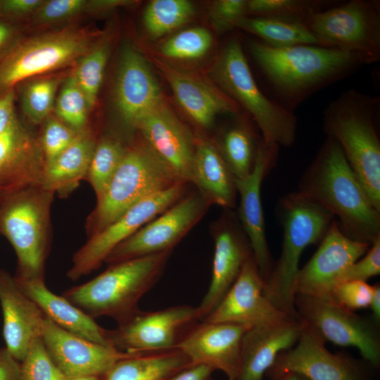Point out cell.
<instances>
[{
    "instance_id": "cell-7",
    "label": "cell",
    "mask_w": 380,
    "mask_h": 380,
    "mask_svg": "<svg viewBox=\"0 0 380 380\" xmlns=\"http://www.w3.org/2000/svg\"><path fill=\"white\" fill-rule=\"evenodd\" d=\"M53 194L35 186L0 197V233L16 253L18 279H44Z\"/></svg>"
},
{
    "instance_id": "cell-15",
    "label": "cell",
    "mask_w": 380,
    "mask_h": 380,
    "mask_svg": "<svg viewBox=\"0 0 380 380\" xmlns=\"http://www.w3.org/2000/svg\"><path fill=\"white\" fill-rule=\"evenodd\" d=\"M370 244L354 241L333 221L310 260L299 269L295 279L296 295L327 299L342 273L362 258Z\"/></svg>"
},
{
    "instance_id": "cell-31",
    "label": "cell",
    "mask_w": 380,
    "mask_h": 380,
    "mask_svg": "<svg viewBox=\"0 0 380 380\" xmlns=\"http://www.w3.org/2000/svg\"><path fill=\"white\" fill-rule=\"evenodd\" d=\"M179 349L134 353L117 362L102 380H168L191 365Z\"/></svg>"
},
{
    "instance_id": "cell-2",
    "label": "cell",
    "mask_w": 380,
    "mask_h": 380,
    "mask_svg": "<svg viewBox=\"0 0 380 380\" xmlns=\"http://www.w3.org/2000/svg\"><path fill=\"white\" fill-rule=\"evenodd\" d=\"M339 219L348 238L371 243L380 237V212L371 203L339 144L327 137L298 191Z\"/></svg>"
},
{
    "instance_id": "cell-24",
    "label": "cell",
    "mask_w": 380,
    "mask_h": 380,
    "mask_svg": "<svg viewBox=\"0 0 380 380\" xmlns=\"http://www.w3.org/2000/svg\"><path fill=\"white\" fill-rule=\"evenodd\" d=\"M44 170L40 142L17 119L0 134V197L42 186Z\"/></svg>"
},
{
    "instance_id": "cell-4",
    "label": "cell",
    "mask_w": 380,
    "mask_h": 380,
    "mask_svg": "<svg viewBox=\"0 0 380 380\" xmlns=\"http://www.w3.org/2000/svg\"><path fill=\"white\" fill-rule=\"evenodd\" d=\"M277 212L283 228L280 255L264 281L265 296L293 319H300L295 307V279L303 251L322 241L334 216L300 191L279 202Z\"/></svg>"
},
{
    "instance_id": "cell-19",
    "label": "cell",
    "mask_w": 380,
    "mask_h": 380,
    "mask_svg": "<svg viewBox=\"0 0 380 380\" xmlns=\"http://www.w3.org/2000/svg\"><path fill=\"white\" fill-rule=\"evenodd\" d=\"M42 338L49 356L67 378H102L117 362L134 354L69 332L46 316Z\"/></svg>"
},
{
    "instance_id": "cell-11",
    "label": "cell",
    "mask_w": 380,
    "mask_h": 380,
    "mask_svg": "<svg viewBox=\"0 0 380 380\" xmlns=\"http://www.w3.org/2000/svg\"><path fill=\"white\" fill-rule=\"evenodd\" d=\"M299 319L325 342L357 348L363 358L377 367L380 362L379 325L337 303L319 298L296 295Z\"/></svg>"
},
{
    "instance_id": "cell-23",
    "label": "cell",
    "mask_w": 380,
    "mask_h": 380,
    "mask_svg": "<svg viewBox=\"0 0 380 380\" xmlns=\"http://www.w3.org/2000/svg\"><path fill=\"white\" fill-rule=\"evenodd\" d=\"M156 67L183 110L198 125L209 127L220 114H236L241 108L213 82L156 58Z\"/></svg>"
},
{
    "instance_id": "cell-18",
    "label": "cell",
    "mask_w": 380,
    "mask_h": 380,
    "mask_svg": "<svg viewBox=\"0 0 380 380\" xmlns=\"http://www.w3.org/2000/svg\"><path fill=\"white\" fill-rule=\"evenodd\" d=\"M143 142L183 182H190L196 138L163 99L138 122Z\"/></svg>"
},
{
    "instance_id": "cell-42",
    "label": "cell",
    "mask_w": 380,
    "mask_h": 380,
    "mask_svg": "<svg viewBox=\"0 0 380 380\" xmlns=\"http://www.w3.org/2000/svg\"><path fill=\"white\" fill-rule=\"evenodd\" d=\"M40 142L45 168L50 165L77 138L79 133L56 116L45 121Z\"/></svg>"
},
{
    "instance_id": "cell-12",
    "label": "cell",
    "mask_w": 380,
    "mask_h": 380,
    "mask_svg": "<svg viewBox=\"0 0 380 380\" xmlns=\"http://www.w3.org/2000/svg\"><path fill=\"white\" fill-rule=\"evenodd\" d=\"M199 321L197 308L188 305L151 312L139 310L117 328L108 330V338L112 346L122 352H163L176 349Z\"/></svg>"
},
{
    "instance_id": "cell-28",
    "label": "cell",
    "mask_w": 380,
    "mask_h": 380,
    "mask_svg": "<svg viewBox=\"0 0 380 380\" xmlns=\"http://www.w3.org/2000/svg\"><path fill=\"white\" fill-rule=\"evenodd\" d=\"M15 279L22 291L56 325L91 341L113 347L108 338V329L99 326L94 318L64 297L51 291L44 279Z\"/></svg>"
},
{
    "instance_id": "cell-3",
    "label": "cell",
    "mask_w": 380,
    "mask_h": 380,
    "mask_svg": "<svg viewBox=\"0 0 380 380\" xmlns=\"http://www.w3.org/2000/svg\"><path fill=\"white\" fill-rule=\"evenodd\" d=\"M379 110V96L350 89L327 106L323 128L339 144L371 203L380 212Z\"/></svg>"
},
{
    "instance_id": "cell-37",
    "label": "cell",
    "mask_w": 380,
    "mask_h": 380,
    "mask_svg": "<svg viewBox=\"0 0 380 380\" xmlns=\"http://www.w3.org/2000/svg\"><path fill=\"white\" fill-rule=\"evenodd\" d=\"M61 81V77L49 75L24 81L20 93L21 106L30 122L39 124L51 115Z\"/></svg>"
},
{
    "instance_id": "cell-51",
    "label": "cell",
    "mask_w": 380,
    "mask_h": 380,
    "mask_svg": "<svg viewBox=\"0 0 380 380\" xmlns=\"http://www.w3.org/2000/svg\"><path fill=\"white\" fill-rule=\"evenodd\" d=\"M131 0H93L89 1L88 11L94 13H106L118 7L128 6L135 4Z\"/></svg>"
},
{
    "instance_id": "cell-30",
    "label": "cell",
    "mask_w": 380,
    "mask_h": 380,
    "mask_svg": "<svg viewBox=\"0 0 380 380\" xmlns=\"http://www.w3.org/2000/svg\"><path fill=\"white\" fill-rule=\"evenodd\" d=\"M94 138L85 130L45 168L42 186L46 190L66 196L87 177L96 147Z\"/></svg>"
},
{
    "instance_id": "cell-41",
    "label": "cell",
    "mask_w": 380,
    "mask_h": 380,
    "mask_svg": "<svg viewBox=\"0 0 380 380\" xmlns=\"http://www.w3.org/2000/svg\"><path fill=\"white\" fill-rule=\"evenodd\" d=\"M49 356L42 337L36 339L20 362V380H66Z\"/></svg>"
},
{
    "instance_id": "cell-54",
    "label": "cell",
    "mask_w": 380,
    "mask_h": 380,
    "mask_svg": "<svg viewBox=\"0 0 380 380\" xmlns=\"http://www.w3.org/2000/svg\"><path fill=\"white\" fill-rule=\"evenodd\" d=\"M270 380H306V379L297 374L289 372V373H286L281 376L270 378Z\"/></svg>"
},
{
    "instance_id": "cell-21",
    "label": "cell",
    "mask_w": 380,
    "mask_h": 380,
    "mask_svg": "<svg viewBox=\"0 0 380 380\" xmlns=\"http://www.w3.org/2000/svg\"><path fill=\"white\" fill-rule=\"evenodd\" d=\"M278 148L279 146L267 144L263 141L251 172L242 179L234 178L236 191L240 195L241 224L264 281L270 274L274 262L266 239L260 190L264 177L276 162Z\"/></svg>"
},
{
    "instance_id": "cell-47",
    "label": "cell",
    "mask_w": 380,
    "mask_h": 380,
    "mask_svg": "<svg viewBox=\"0 0 380 380\" xmlns=\"http://www.w3.org/2000/svg\"><path fill=\"white\" fill-rule=\"evenodd\" d=\"M44 1L42 0H2L0 13L8 16H23L34 13Z\"/></svg>"
},
{
    "instance_id": "cell-34",
    "label": "cell",
    "mask_w": 380,
    "mask_h": 380,
    "mask_svg": "<svg viewBox=\"0 0 380 380\" xmlns=\"http://www.w3.org/2000/svg\"><path fill=\"white\" fill-rule=\"evenodd\" d=\"M195 14L187 0H153L143 13V25L151 39H158L188 22Z\"/></svg>"
},
{
    "instance_id": "cell-22",
    "label": "cell",
    "mask_w": 380,
    "mask_h": 380,
    "mask_svg": "<svg viewBox=\"0 0 380 380\" xmlns=\"http://www.w3.org/2000/svg\"><path fill=\"white\" fill-rule=\"evenodd\" d=\"M245 325L199 321L177 346L192 365L220 370L228 380H236L240 368L241 346Z\"/></svg>"
},
{
    "instance_id": "cell-48",
    "label": "cell",
    "mask_w": 380,
    "mask_h": 380,
    "mask_svg": "<svg viewBox=\"0 0 380 380\" xmlns=\"http://www.w3.org/2000/svg\"><path fill=\"white\" fill-rule=\"evenodd\" d=\"M15 99L14 88L0 94V134L18 119L15 111Z\"/></svg>"
},
{
    "instance_id": "cell-10",
    "label": "cell",
    "mask_w": 380,
    "mask_h": 380,
    "mask_svg": "<svg viewBox=\"0 0 380 380\" xmlns=\"http://www.w3.org/2000/svg\"><path fill=\"white\" fill-rule=\"evenodd\" d=\"M318 46L357 56L363 64L380 58V2L350 0L314 13L305 23Z\"/></svg>"
},
{
    "instance_id": "cell-27",
    "label": "cell",
    "mask_w": 380,
    "mask_h": 380,
    "mask_svg": "<svg viewBox=\"0 0 380 380\" xmlns=\"http://www.w3.org/2000/svg\"><path fill=\"white\" fill-rule=\"evenodd\" d=\"M305 324L300 319L253 327L243 336L236 380H262L278 355L298 341Z\"/></svg>"
},
{
    "instance_id": "cell-8",
    "label": "cell",
    "mask_w": 380,
    "mask_h": 380,
    "mask_svg": "<svg viewBox=\"0 0 380 380\" xmlns=\"http://www.w3.org/2000/svg\"><path fill=\"white\" fill-rule=\"evenodd\" d=\"M182 182L144 143L128 148L89 217L91 235L105 229L134 205Z\"/></svg>"
},
{
    "instance_id": "cell-25",
    "label": "cell",
    "mask_w": 380,
    "mask_h": 380,
    "mask_svg": "<svg viewBox=\"0 0 380 380\" xmlns=\"http://www.w3.org/2000/svg\"><path fill=\"white\" fill-rule=\"evenodd\" d=\"M231 216L224 217L214 233L215 252L209 288L197 310L205 319L217 306L253 255L248 239Z\"/></svg>"
},
{
    "instance_id": "cell-46",
    "label": "cell",
    "mask_w": 380,
    "mask_h": 380,
    "mask_svg": "<svg viewBox=\"0 0 380 380\" xmlns=\"http://www.w3.org/2000/svg\"><path fill=\"white\" fill-rule=\"evenodd\" d=\"M380 273V237L370 245L362 258L351 264L342 273L337 283L343 281H365ZM336 283V284H337Z\"/></svg>"
},
{
    "instance_id": "cell-35",
    "label": "cell",
    "mask_w": 380,
    "mask_h": 380,
    "mask_svg": "<svg viewBox=\"0 0 380 380\" xmlns=\"http://www.w3.org/2000/svg\"><path fill=\"white\" fill-rule=\"evenodd\" d=\"M336 4L327 0H247V16L272 18L305 24L314 13Z\"/></svg>"
},
{
    "instance_id": "cell-36",
    "label": "cell",
    "mask_w": 380,
    "mask_h": 380,
    "mask_svg": "<svg viewBox=\"0 0 380 380\" xmlns=\"http://www.w3.org/2000/svg\"><path fill=\"white\" fill-rule=\"evenodd\" d=\"M127 149L122 141L110 137L103 138L96 144L86 177L97 201L106 191Z\"/></svg>"
},
{
    "instance_id": "cell-50",
    "label": "cell",
    "mask_w": 380,
    "mask_h": 380,
    "mask_svg": "<svg viewBox=\"0 0 380 380\" xmlns=\"http://www.w3.org/2000/svg\"><path fill=\"white\" fill-rule=\"evenodd\" d=\"M214 372L212 368L203 365H191L168 380H215L213 376Z\"/></svg>"
},
{
    "instance_id": "cell-17",
    "label": "cell",
    "mask_w": 380,
    "mask_h": 380,
    "mask_svg": "<svg viewBox=\"0 0 380 380\" xmlns=\"http://www.w3.org/2000/svg\"><path fill=\"white\" fill-rule=\"evenodd\" d=\"M263 289L264 280L252 255L222 300L203 321L253 327L293 319L265 296Z\"/></svg>"
},
{
    "instance_id": "cell-14",
    "label": "cell",
    "mask_w": 380,
    "mask_h": 380,
    "mask_svg": "<svg viewBox=\"0 0 380 380\" xmlns=\"http://www.w3.org/2000/svg\"><path fill=\"white\" fill-rule=\"evenodd\" d=\"M209 205L200 194L182 197L117 246L104 262L112 265L172 251L199 221Z\"/></svg>"
},
{
    "instance_id": "cell-44",
    "label": "cell",
    "mask_w": 380,
    "mask_h": 380,
    "mask_svg": "<svg viewBox=\"0 0 380 380\" xmlns=\"http://www.w3.org/2000/svg\"><path fill=\"white\" fill-rule=\"evenodd\" d=\"M247 16V0H217L208 10L213 30L222 34L235 28L236 22Z\"/></svg>"
},
{
    "instance_id": "cell-20",
    "label": "cell",
    "mask_w": 380,
    "mask_h": 380,
    "mask_svg": "<svg viewBox=\"0 0 380 380\" xmlns=\"http://www.w3.org/2000/svg\"><path fill=\"white\" fill-rule=\"evenodd\" d=\"M113 103L121 122L136 129L144 114L163 99L146 58L133 46L125 45L117 70Z\"/></svg>"
},
{
    "instance_id": "cell-45",
    "label": "cell",
    "mask_w": 380,
    "mask_h": 380,
    "mask_svg": "<svg viewBox=\"0 0 380 380\" xmlns=\"http://www.w3.org/2000/svg\"><path fill=\"white\" fill-rule=\"evenodd\" d=\"M87 0H50L44 1L34 13L39 23H51L71 18L88 11Z\"/></svg>"
},
{
    "instance_id": "cell-49",
    "label": "cell",
    "mask_w": 380,
    "mask_h": 380,
    "mask_svg": "<svg viewBox=\"0 0 380 380\" xmlns=\"http://www.w3.org/2000/svg\"><path fill=\"white\" fill-rule=\"evenodd\" d=\"M0 380H20V362L0 347Z\"/></svg>"
},
{
    "instance_id": "cell-16",
    "label": "cell",
    "mask_w": 380,
    "mask_h": 380,
    "mask_svg": "<svg viewBox=\"0 0 380 380\" xmlns=\"http://www.w3.org/2000/svg\"><path fill=\"white\" fill-rule=\"evenodd\" d=\"M325 343L305 324L296 344L278 355L267 374L273 378L292 372L306 380H366L354 360L330 352Z\"/></svg>"
},
{
    "instance_id": "cell-6",
    "label": "cell",
    "mask_w": 380,
    "mask_h": 380,
    "mask_svg": "<svg viewBox=\"0 0 380 380\" xmlns=\"http://www.w3.org/2000/svg\"><path fill=\"white\" fill-rule=\"evenodd\" d=\"M210 73L213 82L252 118L265 144L285 147L293 144L296 115L259 87L237 37L227 41Z\"/></svg>"
},
{
    "instance_id": "cell-9",
    "label": "cell",
    "mask_w": 380,
    "mask_h": 380,
    "mask_svg": "<svg viewBox=\"0 0 380 380\" xmlns=\"http://www.w3.org/2000/svg\"><path fill=\"white\" fill-rule=\"evenodd\" d=\"M94 38L88 30L68 27L14 45L0 58V94L20 82L77 61L95 44Z\"/></svg>"
},
{
    "instance_id": "cell-53",
    "label": "cell",
    "mask_w": 380,
    "mask_h": 380,
    "mask_svg": "<svg viewBox=\"0 0 380 380\" xmlns=\"http://www.w3.org/2000/svg\"><path fill=\"white\" fill-rule=\"evenodd\" d=\"M369 308L372 312L374 322L379 325L380 322V286L379 284L374 285L373 294Z\"/></svg>"
},
{
    "instance_id": "cell-26",
    "label": "cell",
    "mask_w": 380,
    "mask_h": 380,
    "mask_svg": "<svg viewBox=\"0 0 380 380\" xmlns=\"http://www.w3.org/2000/svg\"><path fill=\"white\" fill-rule=\"evenodd\" d=\"M0 305L5 347L20 362L31 344L42 337L45 315L22 291L14 276L1 268Z\"/></svg>"
},
{
    "instance_id": "cell-33",
    "label": "cell",
    "mask_w": 380,
    "mask_h": 380,
    "mask_svg": "<svg viewBox=\"0 0 380 380\" xmlns=\"http://www.w3.org/2000/svg\"><path fill=\"white\" fill-rule=\"evenodd\" d=\"M235 28L258 37L264 43L277 47L301 44L317 45L308 27L301 23L265 17L246 16Z\"/></svg>"
},
{
    "instance_id": "cell-1",
    "label": "cell",
    "mask_w": 380,
    "mask_h": 380,
    "mask_svg": "<svg viewBox=\"0 0 380 380\" xmlns=\"http://www.w3.org/2000/svg\"><path fill=\"white\" fill-rule=\"evenodd\" d=\"M248 49L274 100L292 112L312 94L363 65L351 53L318 45L277 47L258 39L249 42Z\"/></svg>"
},
{
    "instance_id": "cell-32",
    "label": "cell",
    "mask_w": 380,
    "mask_h": 380,
    "mask_svg": "<svg viewBox=\"0 0 380 380\" xmlns=\"http://www.w3.org/2000/svg\"><path fill=\"white\" fill-rule=\"evenodd\" d=\"M245 119L241 118L222 133L217 143L220 152L235 179L247 177L252 171L258 151L263 142Z\"/></svg>"
},
{
    "instance_id": "cell-38",
    "label": "cell",
    "mask_w": 380,
    "mask_h": 380,
    "mask_svg": "<svg viewBox=\"0 0 380 380\" xmlns=\"http://www.w3.org/2000/svg\"><path fill=\"white\" fill-rule=\"evenodd\" d=\"M110 53V43L103 40L95 43L80 57L72 73L83 92L89 109L96 105Z\"/></svg>"
},
{
    "instance_id": "cell-55",
    "label": "cell",
    "mask_w": 380,
    "mask_h": 380,
    "mask_svg": "<svg viewBox=\"0 0 380 380\" xmlns=\"http://www.w3.org/2000/svg\"><path fill=\"white\" fill-rule=\"evenodd\" d=\"M66 380H102V379L96 376H80L67 378Z\"/></svg>"
},
{
    "instance_id": "cell-43",
    "label": "cell",
    "mask_w": 380,
    "mask_h": 380,
    "mask_svg": "<svg viewBox=\"0 0 380 380\" xmlns=\"http://www.w3.org/2000/svg\"><path fill=\"white\" fill-rule=\"evenodd\" d=\"M373 290L374 286L365 281L339 282L331 290L329 300L354 312L369 307Z\"/></svg>"
},
{
    "instance_id": "cell-40",
    "label": "cell",
    "mask_w": 380,
    "mask_h": 380,
    "mask_svg": "<svg viewBox=\"0 0 380 380\" xmlns=\"http://www.w3.org/2000/svg\"><path fill=\"white\" fill-rule=\"evenodd\" d=\"M89 107L72 74L63 82L55 102L56 117L77 132L84 131Z\"/></svg>"
},
{
    "instance_id": "cell-13",
    "label": "cell",
    "mask_w": 380,
    "mask_h": 380,
    "mask_svg": "<svg viewBox=\"0 0 380 380\" xmlns=\"http://www.w3.org/2000/svg\"><path fill=\"white\" fill-rule=\"evenodd\" d=\"M186 184H177L146 197L105 229L90 236L75 253L67 276L76 280L99 267L117 246L182 198Z\"/></svg>"
},
{
    "instance_id": "cell-29",
    "label": "cell",
    "mask_w": 380,
    "mask_h": 380,
    "mask_svg": "<svg viewBox=\"0 0 380 380\" xmlns=\"http://www.w3.org/2000/svg\"><path fill=\"white\" fill-rule=\"evenodd\" d=\"M190 182L209 205L234 206L237 191L234 177L213 140L196 138Z\"/></svg>"
},
{
    "instance_id": "cell-39",
    "label": "cell",
    "mask_w": 380,
    "mask_h": 380,
    "mask_svg": "<svg viewBox=\"0 0 380 380\" xmlns=\"http://www.w3.org/2000/svg\"><path fill=\"white\" fill-rule=\"evenodd\" d=\"M213 44L211 32L204 27H197L175 34L167 39L159 50L166 58L191 60L203 56Z\"/></svg>"
},
{
    "instance_id": "cell-5",
    "label": "cell",
    "mask_w": 380,
    "mask_h": 380,
    "mask_svg": "<svg viewBox=\"0 0 380 380\" xmlns=\"http://www.w3.org/2000/svg\"><path fill=\"white\" fill-rule=\"evenodd\" d=\"M172 251L110 265L82 284L65 291L62 296L92 318L109 317L118 324L139 310V302L160 277Z\"/></svg>"
},
{
    "instance_id": "cell-52",
    "label": "cell",
    "mask_w": 380,
    "mask_h": 380,
    "mask_svg": "<svg viewBox=\"0 0 380 380\" xmlns=\"http://www.w3.org/2000/svg\"><path fill=\"white\" fill-rule=\"evenodd\" d=\"M13 27L4 21H0V53L6 48L14 36Z\"/></svg>"
}]
</instances>
